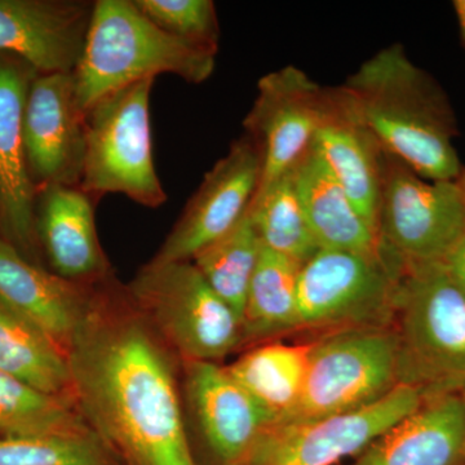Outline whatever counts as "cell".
I'll return each instance as SVG.
<instances>
[{"label":"cell","instance_id":"cell-9","mask_svg":"<svg viewBox=\"0 0 465 465\" xmlns=\"http://www.w3.org/2000/svg\"><path fill=\"white\" fill-rule=\"evenodd\" d=\"M465 229L457 180H427L384 153L378 211L381 247L403 264L442 262Z\"/></svg>","mask_w":465,"mask_h":465},{"label":"cell","instance_id":"cell-2","mask_svg":"<svg viewBox=\"0 0 465 465\" xmlns=\"http://www.w3.org/2000/svg\"><path fill=\"white\" fill-rule=\"evenodd\" d=\"M342 88L385 154L427 180L460 177L452 143L457 121L448 97L403 45L394 43L367 58Z\"/></svg>","mask_w":465,"mask_h":465},{"label":"cell","instance_id":"cell-18","mask_svg":"<svg viewBox=\"0 0 465 465\" xmlns=\"http://www.w3.org/2000/svg\"><path fill=\"white\" fill-rule=\"evenodd\" d=\"M313 148L378 232L384 152L342 85L330 87L326 114Z\"/></svg>","mask_w":465,"mask_h":465},{"label":"cell","instance_id":"cell-30","mask_svg":"<svg viewBox=\"0 0 465 465\" xmlns=\"http://www.w3.org/2000/svg\"><path fill=\"white\" fill-rule=\"evenodd\" d=\"M450 277L465 295V229L442 262Z\"/></svg>","mask_w":465,"mask_h":465},{"label":"cell","instance_id":"cell-27","mask_svg":"<svg viewBox=\"0 0 465 465\" xmlns=\"http://www.w3.org/2000/svg\"><path fill=\"white\" fill-rule=\"evenodd\" d=\"M262 251V240L247 213L234 228L208 244L192 260L207 283L241 321Z\"/></svg>","mask_w":465,"mask_h":465},{"label":"cell","instance_id":"cell-33","mask_svg":"<svg viewBox=\"0 0 465 465\" xmlns=\"http://www.w3.org/2000/svg\"><path fill=\"white\" fill-rule=\"evenodd\" d=\"M459 182H460L461 186H463L465 191V170L461 173L460 177H459Z\"/></svg>","mask_w":465,"mask_h":465},{"label":"cell","instance_id":"cell-13","mask_svg":"<svg viewBox=\"0 0 465 465\" xmlns=\"http://www.w3.org/2000/svg\"><path fill=\"white\" fill-rule=\"evenodd\" d=\"M260 176L262 155L258 145L246 134L235 140L228 154L204 174L200 188L150 262H192L249 213Z\"/></svg>","mask_w":465,"mask_h":465},{"label":"cell","instance_id":"cell-14","mask_svg":"<svg viewBox=\"0 0 465 465\" xmlns=\"http://www.w3.org/2000/svg\"><path fill=\"white\" fill-rule=\"evenodd\" d=\"M24 143L36 191L51 185L79 186L85 124L76 105L73 73L34 76L24 110Z\"/></svg>","mask_w":465,"mask_h":465},{"label":"cell","instance_id":"cell-32","mask_svg":"<svg viewBox=\"0 0 465 465\" xmlns=\"http://www.w3.org/2000/svg\"><path fill=\"white\" fill-rule=\"evenodd\" d=\"M458 394H459V397H460L461 403H463L464 418H465V387L461 388V390L458 391ZM464 459H465V437H464Z\"/></svg>","mask_w":465,"mask_h":465},{"label":"cell","instance_id":"cell-15","mask_svg":"<svg viewBox=\"0 0 465 465\" xmlns=\"http://www.w3.org/2000/svg\"><path fill=\"white\" fill-rule=\"evenodd\" d=\"M36 74L21 58L0 54V237L33 264L47 268L36 235L38 191L24 143V110Z\"/></svg>","mask_w":465,"mask_h":465},{"label":"cell","instance_id":"cell-22","mask_svg":"<svg viewBox=\"0 0 465 465\" xmlns=\"http://www.w3.org/2000/svg\"><path fill=\"white\" fill-rule=\"evenodd\" d=\"M309 349V341L262 342L244 349L234 362L225 367L232 378L278 423L289 418L298 405L307 375Z\"/></svg>","mask_w":465,"mask_h":465},{"label":"cell","instance_id":"cell-25","mask_svg":"<svg viewBox=\"0 0 465 465\" xmlns=\"http://www.w3.org/2000/svg\"><path fill=\"white\" fill-rule=\"evenodd\" d=\"M94 433L74 401L34 390L0 371V437L81 436Z\"/></svg>","mask_w":465,"mask_h":465},{"label":"cell","instance_id":"cell-8","mask_svg":"<svg viewBox=\"0 0 465 465\" xmlns=\"http://www.w3.org/2000/svg\"><path fill=\"white\" fill-rule=\"evenodd\" d=\"M308 341L311 349L302 396L282 421L358 411L375 405L401 385L391 329L344 330Z\"/></svg>","mask_w":465,"mask_h":465},{"label":"cell","instance_id":"cell-6","mask_svg":"<svg viewBox=\"0 0 465 465\" xmlns=\"http://www.w3.org/2000/svg\"><path fill=\"white\" fill-rule=\"evenodd\" d=\"M155 79L110 94L84 115L85 153L79 188L92 198L124 194L149 208L167 195L153 158L150 92Z\"/></svg>","mask_w":465,"mask_h":465},{"label":"cell","instance_id":"cell-19","mask_svg":"<svg viewBox=\"0 0 465 465\" xmlns=\"http://www.w3.org/2000/svg\"><path fill=\"white\" fill-rule=\"evenodd\" d=\"M94 286L64 280L33 264L0 237V302L47 333L66 356Z\"/></svg>","mask_w":465,"mask_h":465},{"label":"cell","instance_id":"cell-17","mask_svg":"<svg viewBox=\"0 0 465 465\" xmlns=\"http://www.w3.org/2000/svg\"><path fill=\"white\" fill-rule=\"evenodd\" d=\"M35 226L43 260L52 273L82 284H97L114 271L97 237L94 198L79 186L38 191Z\"/></svg>","mask_w":465,"mask_h":465},{"label":"cell","instance_id":"cell-10","mask_svg":"<svg viewBox=\"0 0 465 465\" xmlns=\"http://www.w3.org/2000/svg\"><path fill=\"white\" fill-rule=\"evenodd\" d=\"M182 410L193 465H249L275 423L225 366L204 361H183Z\"/></svg>","mask_w":465,"mask_h":465},{"label":"cell","instance_id":"cell-20","mask_svg":"<svg viewBox=\"0 0 465 465\" xmlns=\"http://www.w3.org/2000/svg\"><path fill=\"white\" fill-rule=\"evenodd\" d=\"M464 437L459 394L428 397L348 465H465Z\"/></svg>","mask_w":465,"mask_h":465},{"label":"cell","instance_id":"cell-29","mask_svg":"<svg viewBox=\"0 0 465 465\" xmlns=\"http://www.w3.org/2000/svg\"><path fill=\"white\" fill-rule=\"evenodd\" d=\"M159 29L210 50H219L220 26L211 0H134Z\"/></svg>","mask_w":465,"mask_h":465},{"label":"cell","instance_id":"cell-21","mask_svg":"<svg viewBox=\"0 0 465 465\" xmlns=\"http://www.w3.org/2000/svg\"><path fill=\"white\" fill-rule=\"evenodd\" d=\"M293 180L318 247L384 255L378 232L330 173L313 146L293 167Z\"/></svg>","mask_w":465,"mask_h":465},{"label":"cell","instance_id":"cell-12","mask_svg":"<svg viewBox=\"0 0 465 465\" xmlns=\"http://www.w3.org/2000/svg\"><path fill=\"white\" fill-rule=\"evenodd\" d=\"M329 90L293 65L260 79L258 96L244 119L247 136L262 155L258 191L292 171L312 149L326 114Z\"/></svg>","mask_w":465,"mask_h":465},{"label":"cell","instance_id":"cell-31","mask_svg":"<svg viewBox=\"0 0 465 465\" xmlns=\"http://www.w3.org/2000/svg\"><path fill=\"white\" fill-rule=\"evenodd\" d=\"M455 12H457V17L459 25H460L461 34L465 42V0H457L454 2Z\"/></svg>","mask_w":465,"mask_h":465},{"label":"cell","instance_id":"cell-24","mask_svg":"<svg viewBox=\"0 0 465 465\" xmlns=\"http://www.w3.org/2000/svg\"><path fill=\"white\" fill-rule=\"evenodd\" d=\"M0 371L43 393L73 400L72 375L65 351L47 333L2 302Z\"/></svg>","mask_w":465,"mask_h":465},{"label":"cell","instance_id":"cell-5","mask_svg":"<svg viewBox=\"0 0 465 465\" xmlns=\"http://www.w3.org/2000/svg\"><path fill=\"white\" fill-rule=\"evenodd\" d=\"M125 290L149 326L182 361L220 363L243 347L240 316L193 262H149Z\"/></svg>","mask_w":465,"mask_h":465},{"label":"cell","instance_id":"cell-11","mask_svg":"<svg viewBox=\"0 0 465 465\" xmlns=\"http://www.w3.org/2000/svg\"><path fill=\"white\" fill-rule=\"evenodd\" d=\"M423 402L420 391L400 385L390 396L358 411L272 424L256 443L249 465L341 464L356 458Z\"/></svg>","mask_w":465,"mask_h":465},{"label":"cell","instance_id":"cell-1","mask_svg":"<svg viewBox=\"0 0 465 465\" xmlns=\"http://www.w3.org/2000/svg\"><path fill=\"white\" fill-rule=\"evenodd\" d=\"M73 400L122 465H193L182 363L115 275L94 286L67 349Z\"/></svg>","mask_w":465,"mask_h":465},{"label":"cell","instance_id":"cell-28","mask_svg":"<svg viewBox=\"0 0 465 465\" xmlns=\"http://www.w3.org/2000/svg\"><path fill=\"white\" fill-rule=\"evenodd\" d=\"M0 465H122L96 433L0 437Z\"/></svg>","mask_w":465,"mask_h":465},{"label":"cell","instance_id":"cell-3","mask_svg":"<svg viewBox=\"0 0 465 465\" xmlns=\"http://www.w3.org/2000/svg\"><path fill=\"white\" fill-rule=\"evenodd\" d=\"M216 54L159 29L134 0H99L73 72L76 105L85 115L108 94L159 74L203 84L215 70Z\"/></svg>","mask_w":465,"mask_h":465},{"label":"cell","instance_id":"cell-23","mask_svg":"<svg viewBox=\"0 0 465 465\" xmlns=\"http://www.w3.org/2000/svg\"><path fill=\"white\" fill-rule=\"evenodd\" d=\"M300 268L293 260L262 246L242 314L243 351L299 332Z\"/></svg>","mask_w":465,"mask_h":465},{"label":"cell","instance_id":"cell-26","mask_svg":"<svg viewBox=\"0 0 465 465\" xmlns=\"http://www.w3.org/2000/svg\"><path fill=\"white\" fill-rule=\"evenodd\" d=\"M249 213L265 249L300 265L320 250L309 228L292 171L256 192Z\"/></svg>","mask_w":465,"mask_h":465},{"label":"cell","instance_id":"cell-16","mask_svg":"<svg viewBox=\"0 0 465 465\" xmlns=\"http://www.w3.org/2000/svg\"><path fill=\"white\" fill-rule=\"evenodd\" d=\"M94 5L81 0H0V54L21 58L38 74L74 72Z\"/></svg>","mask_w":465,"mask_h":465},{"label":"cell","instance_id":"cell-4","mask_svg":"<svg viewBox=\"0 0 465 465\" xmlns=\"http://www.w3.org/2000/svg\"><path fill=\"white\" fill-rule=\"evenodd\" d=\"M391 329L401 385L424 399L465 387V295L442 262L406 264Z\"/></svg>","mask_w":465,"mask_h":465},{"label":"cell","instance_id":"cell-7","mask_svg":"<svg viewBox=\"0 0 465 465\" xmlns=\"http://www.w3.org/2000/svg\"><path fill=\"white\" fill-rule=\"evenodd\" d=\"M405 266L387 252L318 250L299 272V332L391 329Z\"/></svg>","mask_w":465,"mask_h":465}]
</instances>
